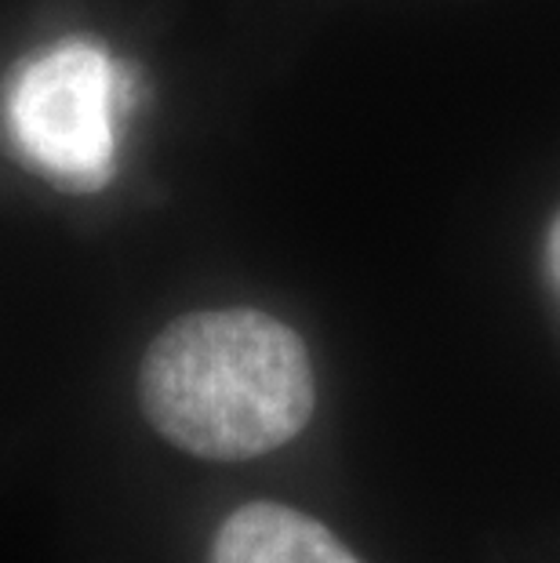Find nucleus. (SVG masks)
Listing matches in <instances>:
<instances>
[{"mask_svg": "<svg viewBox=\"0 0 560 563\" xmlns=\"http://www.w3.org/2000/svg\"><path fill=\"white\" fill-rule=\"evenodd\" d=\"M142 411L197 459L244 462L299 437L317 404L303 339L259 309L168 323L142 361Z\"/></svg>", "mask_w": 560, "mask_h": 563, "instance_id": "f257e3e1", "label": "nucleus"}, {"mask_svg": "<svg viewBox=\"0 0 560 563\" xmlns=\"http://www.w3.org/2000/svg\"><path fill=\"white\" fill-rule=\"evenodd\" d=\"M135 77L99 41L66 37L26 55L0 84V142L63 194H99L117 172Z\"/></svg>", "mask_w": 560, "mask_h": 563, "instance_id": "f03ea898", "label": "nucleus"}, {"mask_svg": "<svg viewBox=\"0 0 560 563\" xmlns=\"http://www.w3.org/2000/svg\"><path fill=\"white\" fill-rule=\"evenodd\" d=\"M211 563H361L325 523L277 501L241 506L219 527Z\"/></svg>", "mask_w": 560, "mask_h": 563, "instance_id": "7ed1b4c3", "label": "nucleus"}, {"mask_svg": "<svg viewBox=\"0 0 560 563\" xmlns=\"http://www.w3.org/2000/svg\"><path fill=\"white\" fill-rule=\"evenodd\" d=\"M546 258H550V273H553V280H557V287H560V214H557V222H553V230H550Z\"/></svg>", "mask_w": 560, "mask_h": 563, "instance_id": "20e7f679", "label": "nucleus"}]
</instances>
